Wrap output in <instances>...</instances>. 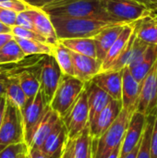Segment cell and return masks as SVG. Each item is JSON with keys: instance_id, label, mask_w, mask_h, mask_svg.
<instances>
[{"instance_id": "obj_49", "label": "cell", "mask_w": 157, "mask_h": 158, "mask_svg": "<svg viewBox=\"0 0 157 158\" xmlns=\"http://www.w3.org/2000/svg\"><path fill=\"white\" fill-rule=\"evenodd\" d=\"M3 1H6V0H0V2H3Z\"/></svg>"}, {"instance_id": "obj_7", "label": "cell", "mask_w": 157, "mask_h": 158, "mask_svg": "<svg viewBox=\"0 0 157 158\" xmlns=\"http://www.w3.org/2000/svg\"><path fill=\"white\" fill-rule=\"evenodd\" d=\"M48 108L49 105L46 103L40 90L33 101L27 104L21 111L23 116L25 144L28 148L31 147L37 129L43 119Z\"/></svg>"}, {"instance_id": "obj_51", "label": "cell", "mask_w": 157, "mask_h": 158, "mask_svg": "<svg viewBox=\"0 0 157 158\" xmlns=\"http://www.w3.org/2000/svg\"><path fill=\"white\" fill-rule=\"evenodd\" d=\"M155 17H156V18H157V16H155Z\"/></svg>"}, {"instance_id": "obj_20", "label": "cell", "mask_w": 157, "mask_h": 158, "mask_svg": "<svg viewBox=\"0 0 157 158\" xmlns=\"http://www.w3.org/2000/svg\"><path fill=\"white\" fill-rule=\"evenodd\" d=\"M133 31H134V22L129 23L124 27L123 31H121V33L119 34V36L114 43V44L111 46L106 56L105 57L104 61L102 62L101 72L110 70L111 67L115 64L117 59L119 57V56L125 50V48L129 43V40L130 39L131 35L133 34Z\"/></svg>"}, {"instance_id": "obj_26", "label": "cell", "mask_w": 157, "mask_h": 158, "mask_svg": "<svg viewBox=\"0 0 157 158\" xmlns=\"http://www.w3.org/2000/svg\"><path fill=\"white\" fill-rule=\"evenodd\" d=\"M14 39L19 44L26 56H53L54 44L46 42H40L35 40H28L14 36Z\"/></svg>"}, {"instance_id": "obj_10", "label": "cell", "mask_w": 157, "mask_h": 158, "mask_svg": "<svg viewBox=\"0 0 157 158\" xmlns=\"http://www.w3.org/2000/svg\"><path fill=\"white\" fill-rule=\"evenodd\" d=\"M136 111L146 117L157 114V61L141 82Z\"/></svg>"}, {"instance_id": "obj_24", "label": "cell", "mask_w": 157, "mask_h": 158, "mask_svg": "<svg viewBox=\"0 0 157 158\" xmlns=\"http://www.w3.org/2000/svg\"><path fill=\"white\" fill-rule=\"evenodd\" d=\"M136 35L148 44H157V18L149 15L134 22Z\"/></svg>"}, {"instance_id": "obj_16", "label": "cell", "mask_w": 157, "mask_h": 158, "mask_svg": "<svg viewBox=\"0 0 157 158\" xmlns=\"http://www.w3.org/2000/svg\"><path fill=\"white\" fill-rule=\"evenodd\" d=\"M68 140L67 129L61 119L40 149L50 158H61Z\"/></svg>"}, {"instance_id": "obj_31", "label": "cell", "mask_w": 157, "mask_h": 158, "mask_svg": "<svg viewBox=\"0 0 157 158\" xmlns=\"http://www.w3.org/2000/svg\"><path fill=\"white\" fill-rule=\"evenodd\" d=\"M157 115V114H156ZM156 115L146 117V123L144 131L142 137L141 145L138 151L137 158H151V142L154 126L156 119Z\"/></svg>"}, {"instance_id": "obj_43", "label": "cell", "mask_w": 157, "mask_h": 158, "mask_svg": "<svg viewBox=\"0 0 157 158\" xmlns=\"http://www.w3.org/2000/svg\"><path fill=\"white\" fill-rule=\"evenodd\" d=\"M13 38L14 35L12 33H0V49Z\"/></svg>"}, {"instance_id": "obj_1", "label": "cell", "mask_w": 157, "mask_h": 158, "mask_svg": "<svg viewBox=\"0 0 157 158\" xmlns=\"http://www.w3.org/2000/svg\"><path fill=\"white\" fill-rule=\"evenodd\" d=\"M42 9L50 17L96 18L109 22L119 23L105 11V0H53Z\"/></svg>"}, {"instance_id": "obj_29", "label": "cell", "mask_w": 157, "mask_h": 158, "mask_svg": "<svg viewBox=\"0 0 157 158\" xmlns=\"http://www.w3.org/2000/svg\"><path fill=\"white\" fill-rule=\"evenodd\" d=\"M5 94L9 101L15 104L20 110H23L27 103V96L19 84L17 74L9 78Z\"/></svg>"}, {"instance_id": "obj_4", "label": "cell", "mask_w": 157, "mask_h": 158, "mask_svg": "<svg viewBox=\"0 0 157 158\" xmlns=\"http://www.w3.org/2000/svg\"><path fill=\"white\" fill-rule=\"evenodd\" d=\"M85 85V82L76 77L63 74L53 99L49 104L50 107L61 118H64L84 90Z\"/></svg>"}, {"instance_id": "obj_22", "label": "cell", "mask_w": 157, "mask_h": 158, "mask_svg": "<svg viewBox=\"0 0 157 158\" xmlns=\"http://www.w3.org/2000/svg\"><path fill=\"white\" fill-rule=\"evenodd\" d=\"M126 25L127 24L125 23H121L109 27L93 37L96 45L97 58L101 62L104 61L109 49L114 44V43L116 42V40L118 39V37L119 36V34L121 33Z\"/></svg>"}, {"instance_id": "obj_12", "label": "cell", "mask_w": 157, "mask_h": 158, "mask_svg": "<svg viewBox=\"0 0 157 158\" xmlns=\"http://www.w3.org/2000/svg\"><path fill=\"white\" fill-rule=\"evenodd\" d=\"M122 108V102L113 99L96 117V118L90 123V134L93 140H98L101 138V136L117 119Z\"/></svg>"}, {"instance_id": "obj_50", "label": "cell", "mask_w": 157, "mask_h": 158, "mask_svg": "<svg viewBox=\"0 0 157 158\" xmlns=\"http://www.w3.org/2000/svg\"><path fill=\"white\" fill-rule=\"evenodd\" d=\"M26 158H30L29 156H28V153H27V157H26Z\"/></svg>"}, {"instance_id": "obj_23", "label": "cell", "mask_w": 157, "mask_h": 158, "mask_svg": "<svg viewBox=\"0 0 157 158\" xmlns=\"http://www.w3.org/2000/svg\"><path fill=\"white\" fill-rule=\"evenodd\" d=\"M61 119L62 118L59 117V115L55 112L49 106V108L33 137V141L31 147L41 148L46 138L50 135V133L53 131V130L56 128V126Z\"/></svg>"}, {"instance_id": "obj_25", "label": "cell", "mask_w": 157, "mask_h": 158, "mask_svg": "<svg viewBox=\"0 0 157 158\" xmlns=\"http://www.w3.org/2000/svg\"><path fill=\"white\" fill-rule=\"evenodd\" d=\"M59 41L69 50L77 54L97 58L96 45L93 38H71V39H63Z\"/></svg>"}, {"instance_id": "obj_8", "label": "cell", "mask_w": 157, "mask_h": 158, "mask_svg": "<svg viewBox=\"0 0 157 158\" xmlns=\"http://www.w3.org/2000/svg\"><path fill=\"white\" fill-rule=\"evenodd\" d=\"M68 140H75L89 124V105L86 88L82 91L68 114L62 118Z\"/></svg>"}, {"instance_id": "obj_28", "label": "cell", "mask_w": 157, "mask_h": 158, "mask_svg": "<svg viewBox=\"0 0 157 158\" xmlns=\"http://www.w3.org/2000/svg\"><path fill=\"white\" fill-rule=\"evenodd\" d=\"M26 56L19 44L13 38L0 49V65L19 63Z\"/></svg>"}, {"instance_id": "obj_47", "label": "cell", "mask_w": 157, "mask_h": 158, "mask_svg": "<svg viewBox=\"0 0 157 158\" xmlns=\"http://www.w3.org/2000/svg\"><path fill=\"white\" fill-rule=\"evenodd\" d=\"M120 148H121V145H119V146H118L114 151H113V153L109 156V157L108 158H118L119 157V154H120Z\"/></svg>"}, {"instance_id": "obj_44", "label": "cell", "mask_w": 157, "mask_h": 158, "mask_svg": "<svg viewBox=\"0 0 157 158\" xmlns=\"http://www.w3.org/2000/svg\"><path fill=\"white\" fill-rule=\"evenodd\" d=\"M140 3H143V5L147 6L151 10L152 12L154 11V9L157 7V0H136Z\"/></svg>"}, {"instance_id": "obj_30", "label": "cell", "mask_w": 157, "mask_h": 158, "mask_svg": "<svg viewBox=\"0 0 157 158\" xmlns=\"http://www.w3.org/2000/svg\"><path fill=\"white\" fill-rule=\"evenodd\" d=\"M75 158H93V138L90 134V123L75 139Z\"/></svg>"}, {"instance_id": "obj_48", "label": "cell", "mask_w": 157, "mask_h": 158, "mask_svg": "<svg viewBox=\"0 0 157 158\" xmlns=\"http://www.w3.org/2000/svg\"><path fill=\"white\" fill-rule=\"evenodd\" d=\"M27 152H28V150L26 151V152H24V153H22L20 156H19V158H26L27 157Z\"/></svg>"}, {"instance_id": "obj_46", "label": "cell", "mask_w": 157, "mask_h": 158, "mask_svg": "<svg viewBox=\"0 0 157 158\" xmlns=\"http://www.w3.org/2000/svg\"><path fill=\"white\" fill-rule=\"evenodd\" d=\"M0 33H11V27H8L0 21Z\"/></svg>"}, {"instance_id": "obj_15", "label": "cell", "mask_w": 157, "mask_h": 158, "mask_svg": "<svg viewBox=\"0 0 157 158\" xmlns=\"http://www.w3.org/2000/svg\"><path fill=\"white\" fill-rule=\"evenodd\" d=\"M123 69L118 71H105L97 74L92 81L108 94L114 100L122 99Z\"/></svg>"}, {"instance_id": "obj_21", "label": "cell", "mask_w": 157, "mask_h": 158, "mask_svg": "<svg viewBox=\"0 0 157 158\" xmlns=\"http://www.w3.org/2000/svg\"><path fill=\"white\" fill-rule=\"evenodd\" d=\"M157 61V44H149L141 57L128 68L138 82H142Z\"/></svg>"}, {"instance_id": "obj_40", "label": "cell", "mask_w": 157, "mask_h": 158, "mask_svg": "<svg viewBox=\"0 0 157 158\" xmlns=\"http://www.w3.org/2000/svg\"><path fill=\"white\" fill-rule=\"evenodd\" d=\"M28 156L30 158H50L47 155H45L40 148L30 147L28 148Z\"/></svg>"}, {"instance_id": "obj_3", "label": "cell", "mask_w": 157, "mask_h": 158, "mask_svg": "<svg viewBox=\"0 0 157 158\" xmlns=\"http://www.w3.org/2000/svg\"><path fill=\"white\" fill-rule=\"evenodd\" d=\"M135 110L122 108L120 114L108 130L98 140H93V158H108L113 151L121 145L130 118Z\"/></svg>"}, {"instance_id": "obj_5", "label": "cell", "mask_w": 157, "mask_h": 158, "mask_svg": "<svg viewBox=\"0 0 157 158\" xmlns=\"http://www.w3.org/2000/svg\"><path fill=\"white\" fill-rule=\"evenodd\" d=\"M25 143L21 110L7 99L5 117L0 129V152L13 144Z\"/></svg>"}, {"instance_id": "obj_6", "label": "cell", "mask_w": 157, "mask_h": 158, "mask_svg": "<svg viewBox=\"0 0 157 158\" xmlns=\"http://www.w3.org/2000/svg\"><path fill=\"white\" fill-rule=\"evenodd\" d=\"M107 14L119 23H132L153 15L152 10L136 0H105Z\"/></svg>"}, {"instance_id": "obj_41", "label": "cell", "mask_w": 157, "mask_h": 158, "mask_svg": "<svg viewBox=\"0 0 157 158\" xmlns=\"http://www.w3.org/2000/svg\"><path fill=\"white\" fill-rule=\"evenodd\" d=\"M6 94H0V129L2 126V122L5 117V112H6Z\"/></svg>"}, {"instance_id": "obj_13", "label": "cell", "mask_w": 157, "mask_h": 158, "mask_svg": "<svg viewBox=\"0 0 157 158\" xmlns=\"http://www.w3.org/2000/svg\"><path fill=\"white\" fill-rule=\"evenodd\" d=\"M74 77L87 83L101 72L102 62L96 57H92L71 51Z\"/></svg>"}, {"instance_id": "obj_14", "label": "cell", "mask_w": 157, "mask_h": 158, "mask_svg": "<svg viewBox=\"0 0 157 158\" xmlns=\"http://www.w3.org/2000/svg\"><path fill=\"white\" fill-rule=\"evenodd\" d=\"M39 74H40V60L36 61L34 64L27 68H24L23 69L19 70L17 73L19 84L27 96L26 105L32 102L36 94L40 91L41 85H40Z\"/></svg>"}, {"instance_id": "obj_42", "label": "cell", "mask_w": 157, "mask_h": 158, "mask_svg": "<svg viewBox=\"0 0 157 158\" xmlns=\"http://www.w3.org/2000/svg\"><path fill=\"white\" fill-rule=\"evenodd\" d=\"M28 4L31 7H38V8H43L47 4L52 2L53 0H21Z\"/></svg>"}, {"instance_id": "obj_19", "label": "cell", "mask_w": 157, "mask_h": 158, "mask_svg": "<svg viewBox=\"0 0 157 158\" xmlns=\"http://www.w3.org/2000/svg\"><path fill=\"white\" fill-rule=\"evenodd\" d=\"M140 92H141V83L134 79L128 67L124 68L123 78H122V99H121L123 108L136 111Z\"/></svg>"}, {"instance_id": "obj_35", "label": "cell", "mask_w": 157, "mask_h": 158, "mask_svg": "<svg viewBox=\"0 0 157 158\" xmlns=\"http://www.w3.org/2000/svg\"><path fill=\"white\" fill-rule=\"evenodd\" d=\"M0 6L9 10H12L16 12L17 14L31 8V6H30L28 4H26L25 2L21 0H6L3 2H0Z\"/></svg>"}, {"instance_id": "obj_18", "label": "cell", "mask_w": 157, "mask_h": 158, "mask_svg": "<svg viewBox=\"0 0 157 158\" xmlns=\"http://www.w3.org/2000/svg\"><path fill=\"white\" fill-rule=\"evenodd\" d=\"M85 88L88 94L89 123H91L106 107L113 98L92 81L86 83Z\"/></svg>"}, {"instance_id": "obj_45", "label": "cell", "mask_w": 157, "mask_h": 158, "mask_svg": "<svg viewBox=\"0 0 157 158\" xmlns=\"http://www.w3.org/2000/svg\"><path fill=\"white\" fill-rule=\"evenodd\" d=\"M141 142H142V140H141ZM140 145H141V143L126 156L125 158H137V155H138V151H139V148H140Z\"/></svg>"}, {"instance_id": "obj_32", "label": "cell", "mask_w": 157, "mask_h": 158, "mask_svg": "<svg viewBox=\"0 0 157 158\" xmlns=\"http://www.w3.org/2000/svg\"><path fill=\"white\" fill-rule=\"evenodd\" d=\"M20 62L15 63L14 67L8 66L9 64L0 65V94L6 93V85H7L8 80H9V78L11 76L16 75L19 70H21L22 69H24L26 67H29V66H31L32 64V63L19 64Z\"/></svg>"}, {"instance_id": "obj_34", "label": "cell", "mask_w": 157, "mask_h": 158, "mask_svg": "<svg viewBox=\"0 0 157 158\" xmlns=\"http://www.w3.org/2000/svg\"><path fill=\"white\" fill-rule=\"evenodd\" d=\"M27 150L28 147L25 143L13 144L0 152V158H19V156Z\"/></svg>"}, {"instance_id": "obj_27", "label": "cell", "mask_w": 157, "mask_h": 158, "mask_svg": "<svg viewBox=\"0 0 157 158\" xmlns=\"http://www.w3.org/2000/svg\"><path fill=\"white\" fill-rule=\"evenodd\" d=\"M53 56L56 58L63 74L74 76L71 50H69L67 46H65L60 41H58L54 44Z\"/></svg>"}, {"instance_id": "obj_36", "label": "cell", "mask_w": 157, "mask_h": 158, "mask_svg": "<svg viewBox=\"0 0 157 158\" xmlns=\"http://www.w3.org/2000/svg\"><path fill=\"white\" fill-rule=\"evenodd\" d=\"M17 13L0 6V21L8 27L16 25Z\"/></svg>"}, {"instance_id": "obj_9", "label": "cell", "mask_w": 157, "mask_h": 158, "mask_svg": "<svg viewBox=\"0 0 157 158\" xmlns=\"http://www.w3.org/2000/svg\"><path fill=\"white\" fill-rule=\"evenodd\" d=\"M63 72L53 56L44 55L40 59V90L49 105L58 87Z\"/></svg>"}, {"instance_id": "obj_33", "label": "cell", "mask_w": 157, "mask_h": 158, "mask_svg": "<svg viewBox=\"0 0 157 158\" xmlns=\"http://www.w3.org/2000/svg\"><path fill=\"white\" fill-rule=\"evenodd\" d=\"M11 33L16 36V37H20L23 39H28V40H35V41H40V42H46V39L43 37L41 34H39L37 31L22 28L20 26L15 25L11 27Z\"/></svg>"}, {"instance_id": "obj_52", "label": "cell", "mask_w": 157, "mask_h": 158, "mask_svg": "<svg viewBox=\"0 0 157 158\" xmlns=\"http://www.w3.org/2000/svg\"><path fill=\"white\" fill-rule=\"evenodd\" d=\"M156 118H157V115H156Z\"/></svg>"}, {"instance_id": "obj_2", "label": "cell", "mask_w": 157, "mask_h": 158, "mask_svg": "<svg viewBox=\"0 0 157 158\" xmlns=\"http://www.w3.org/2000/svg\"><path fill=\"white\" fill-rule=\"evenodd\" d=\"M51 19L58 41L71 38H93L102 31L121 24L102 20L96 18L51 17Z\"/></svg>"}, {"instance_id": "obj_37", "label": "cell", "mask_w": 157, "mask_h": 158, "mask_svg": "<svg viewBox=\"0 0 157 158\" xmlns=\"http://www.w3.org/2000/svg\"><path fill=\"white\" fill-rule=\"evenodd\" d=\"M16 25L20 26V27L25 28V29H29V30L35 31V30H34L33 22H32V20H31V17L29 16V14H28L27 10L17 14Z\"/></svg>"}, {"instance_id": "obj_38", "label": "cell", "mask_w": 157, "mask_h": 158, "mask_svg": "<svg viewBox=\"0 0 157 158\" xmlns=\"http://www.w3.org/2000/svg\"><path fill=\"white\" fill-rule=\"evenodd\" d=\"M151 158H157V118L153 130L151 142Z\"/></svg>"}, {"instance_id": "obj_39", "label": "cell", "mask_w": 157, "mask_h": 158, "mask_svg": "<svg viewBox=\"0 0 157 158\" xmlns=\"http://www.w3.org/2000/svg\"><path fill=\"white\" fill-rule=\"evenodd\" d=\"M75 148V140H68L61 158H70Z\"/></svg>"}, {"instance_id": "obj_17", "label": "cell", "mask_w": 157, "mask_h": 158, "mask_svg": "<svg viewBox=\"0 0 157 158\" xmlns=\"http://www.w3.org/2000/svg\"><path fill=\"white\" fill-rule=\"evenodd\" d=\"M27 12L33 22L35 31L44 37L46 41L52 44H55L58 42V38L51 17L43 9L31 7L27 10Z\"/></svg>"}, {"instance_id": "obj_11", "label": "cell", "mask_w": 157, "mask_h": 158, "mask_svg": "<svg viewBox=\"0 0 157 158\" xmlns=\"http://www.w3.org/2000/svg\"><path fill=\"white\" fill-rule=\"evenodd\" d=\"M145 123L146 116L138 111H135L130 118V124L122 141L118 158L126 157L141 143L145 128Z\"/></svg>"}]
</instances>
